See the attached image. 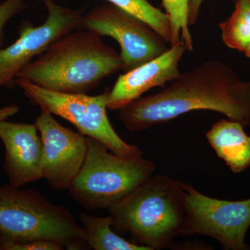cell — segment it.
I'll use <instances>...</instances> for the list:
<instances>
[{"instance_id": "1", "label": "cell", "mask_w": 250, "mask_h": 250, "mask_svg": "<svg viewBox=\"0 0 250 250\" xmlns=\"http://www.w3.org/2000/svg\"><path fill=\"white\" fill-rule=\"evenodd\" d=\"M197 110L217 112L250 126V82L225 62L210 59L180 72L161 91L126 105L119 118L126 129L141 132Z\"/></svg>"}, {"instance_id": "2", "label": "cell", "mask_w": 250, "mask_h": 250, "mask_svg": "<svg viewBox=\"0 0 250 250\" xmlns=\"http://www.w3.org/2000/svg\"><path fill=\"white\" fill-rule=\"evenodd\" d=\"M101 37L85 29L71 31L29 62L17 78L53 91L86 94L123 70L121 54Z\"/></svg>"}, {"instance_id": "3", "label": "cell", "mask_w": 250, "mask_h": 250, "mask_svg": "<svg viewBox=\"0 0 250 250\" xmlns=\"http://www.w3.org/2000/svg\"><path fill=\"white\" fill-rule=\"evenodd\" d=\"M108 210L113 228L134 243L151 250L170 248L185 228L183 183L152 176Z\"/></svg>"}, {"instance_id": "4", "label": "cell", "mask_w": 250, "mask_h": 250, "mask_svg": "<svg viewBox=\"0 0 250 250\" xmlns=\"http://www.w3.org/2000/svg\"><path fill=\"white\" fill-rule=\"evenodd\" d=\"M0 238L13 243L49 240L67 250H82L86 245L84 229L66 208L39 190L11 184L0 186Z\"/></svg>"}, {"instance_id": "5", "label": "cell", "mask_w": 250, "mask_h": 250, "mask_svg": "<svg viewBox=\"0 0 250 250\" xmlns=\"http://www.w3.org/2000/svg\"><path fill=\"white\" fill-rule=\"evenodd\" d=\"M86 142L84 162L68 189L72 200L86 209H108L156 170V164L143 156L115 154L88 136Z\"/></svg>"}, {"instance_id": "6", "label": "cell", "mask_w": 250, "mask_h": 250, "mask_svg": "<svg viewBox=\"0 0 250 250\" xmlns=\"http://www.w3.org/2000/svg\"><path fill=\"white\" fill-rule=\"evenodd\" d=\"M14 85L35 106L70 122L78 131L100 141L115 154L130 157L143 156L142 149L120 137L108 120V91L91 96L84 93H65L45 89L29 81L16 78Z\"/></svg>"}, {"instance_id": "7", "label": "cell", "mask_w": 250, "mask_h": 250, "mask_svg": "<svg viewBox=\"0 0 250 250\" xmlns=\"http://www.w3.org/2000/svg\"><path fill=\"white\" fill-rule=\"evenodd\" d=\"M186 223L183 236L210 237L224 249L248 250L246 237L250 227V198L240 201L219 200L204 195L183 183Z\"/></svg>"}, {"instance_id": "8", "label": "cell", "mask_w": 250, "mask_h": 250, "mask_svg": "<svg viewBox=\"0 0 250 250\" xmlns=\"http://www.w3.org/2000/svg\"><path fill=\"white\" fill-rule=\"evenodd\" d=\"M45 6L47 17L41 25L23 21L18 39L0 49V87L14 86V81L28 64L65 34L80 29L85 9L65 7L54 0H39Z\"/></svg>"}, {"instance_id": "9", "label": "cell", "mask_w": 250, "mask_h": 250, "mask_svg": "<svg viewBox=\"0 0 250 250\" xmlns=\"http://www.w3.org/2000/svg\"><path fill=\"white\" fill-rule=\"evenodd\" d=\"M80 29L116 40L121 47L125 72L159 57L169 49L152 28L112 4L100 5L84 13Z\"/></svg>"}, {"instance_id": "10", "label": "cell", "mask_w": 250, "mask_h": 250, "mask_svg": "<svg viewBox=\"0 0 250 250\" xmlns=\"http://www.w3.org/2000/svg\"><path fill=\"white\" fill-rule=\"evenodd\" d=\"M35 123L43 146L42 177L55 190H68L84 162L86 136L62 126L45 110Z\"/></svg>"}, {"instance_id": "11", "label": "cell", "mask_w": 250, "mask_h": 250, "mask_svg": "<svg viewBox=\"0 0 250 250\" xmlns=\"http://www.w3.org/2000/svg\"><path fill=\"white\" fill-rule=\"evenodd\" d=\"M0 139L9 184L22 188L42 178L43 146L36 123L0 121Z\"/></svg>"}, {"instance_id": "12", "label": "cell", "mask_w": 250, "mask_h": 250, "mask_svg": "<svg viewBox=\"0 0 250 250\" xmlns=\"http://www.w3.org/2000/svg\"><path fill=\"white\" fill-rule=\"evenodd\" d=\"M187 51L182 41L171 45L159 57L145 62L118 77L108 91V109L120 110L151 88H164L178 75L179 62Z\"/></svg>"}, {"instance_id": "13", "label": "cell", "mask_w": 250, "mask_h": 250, "mask_svg": "<svg viewBox=\"0 0 250 250\" xmlns=\"http://www.w3.org/2000/svg\"><path fill=\"white\" fill-rule=\"evenodd\" d=\"M206 138L233 173H241L250 167V136L241 123L221 120L207 131Z\"/></svg>"}, {"instance_id": "14", "label": "cell", "mask_w": 250, "mask_h": 250, "mask_svg": "<svg viewBox=\"0 0 250 250\" xmlns=\"http://www.w3.org/2000/svg\"><path fill=\"white\" fill-rule=\"evenodd\" d=\"M80 218L82 227L84 229L85 243L91 249L151 250L147 247L127 241L113 231L111 227H113V222L109 215L97 217L82 213Z\"/></svg>"}, {"instance_id": "15", "label": "cell", "mask_w": 250, "mask_h": 250, "mask_svg": "<svg viewBox=\"0 0 250 250\" xmlns=\"http://www.w3.org/2000/svg\"><path fill=\"white\" fill-rule=\"evenodd\" d=\"M228 20L219 24L225 45L244 52L250 42V0H237Z\"/></svg>"}, {"instance_id": "16", "label": "cell", "mask_w": 250, "mask_h": 250, "mask_svg": "<svg viewBox=\"0 0 250 250\" xmlns=\"http://www.w3.org/2000/svg\"><path fill=\"white\" fill-rule=\"evenodd\" d=\"M125 12L146 23L170 44L171 28L166 13L151 4L147 0H106Z\"/></svg>"}, {"instance_id": "17", "label": "cell", "mask_w": 250, "mask_h": 250, "mask_svg": "<svg viewBox=\"0 0 250 250\" xmlns=\"http://www.w3.org/2000/svg\"><path fill=\"white\" fill-rule=\"evenodd\" d=\"M162 2L170 24V45L181 41L187 51L191 52L193 42L188 21L189 0H162Z\"/></svg>"}, {"instance_id": "18", "label": "cell", "mask_w": 250, "mask_h": 250, "mask_svg": "<svg viewBox=\"0 0 250 250\" xmlns=\"http://www.w3.org/2000/svg\"><path fill=\"white\" fill-rule=\"evenodd\" d=\"M27 0H5L0 3V49L4 47L5 27L16 15L28 8Z\"/></svg>"}, {"instance_id": "19", "label": "cell", "mask_w": 250, "mask_h": 250, "mask_svg": "<svg viewBox=\"0 0 250 250\" xmlns=\"http://www.w3.org/2000/svg\"><path fill=\"white\" fill-rule=\"evenodd\" d=\"M1 250H62L65 248L57 241L36 240L24 243L1 242Z\"/></svg>"}, {"instance_id": "20", "label": "cell", "mask_w": 250, "mask_h": 250, "mask_svg": "<svg viewBox=\"0 0 250 250\" xmlns=\"http://www.w3.org/2000/svg\"><path fill=\"white\" fill-rule=\"evenodd\" d=\"M204 0H189L188 21L190 26L196 24Z\"/></svg>"}, {"instance_id": "21", "label": "cell", "mask_w": 250, "mask_h": 250, "mask_svg": "<svg viewBox=\"0 0 250 250\" xmlns=\"http://www.w3.org/2000/svg\"><path fill=\"white\" fill-rule=\"evenodd\" d=\"M19 111L20 108L16 105H10V106L0 108V121L6 120L10 117L15 116Z\"/></svg>"}, {"instance_id": "22", "label": "cell", "mask_w": 250, "mask_h": 250, "mask_svg": "<svg viewBox=\"0 0 250 250\" xmlns=\"http://www.w3.org/2000/svg\"><path fill=\"white\" fill-rule=\"evenodd\" d=\"M244 53L246 54L247 57L250 58V42L249 45L248 46V47H247L246 50H245Z\"/></svg>"}, {"instance_id": "23", "label": "cell", "mask_w": 250, "mask_h": 250, "mask_svg": "<svg viewBox=\"0 0 250 250\" xmlns=\"http://www.w3.org/2000/svg\"><path fill=\"white\" fill-rule=\"evenodd\" d=\"M1 238H0V250H1Z\"/></svg>"}, {"instance_id": "24", "label": "cell", "mask_w": 250, "mask_h": 250, "mask_svg": "<svg viewBox=\"0 0 250 250\" xmlns=\"http://www.w3.org/2000/svg\"><path fill=\"white\" fill-rule=\"evenodd\" d=\"M235 1H237V0H234Z\"/></svg>"}]
</instances>
